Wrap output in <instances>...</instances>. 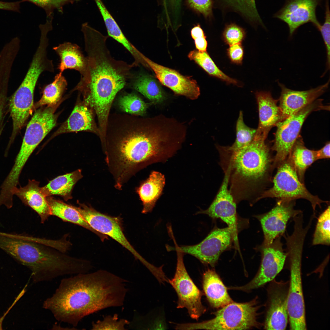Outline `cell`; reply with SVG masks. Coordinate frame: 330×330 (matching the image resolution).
Listing matches in <instances>:
<instances>
[{
    "mask_svg": "<svg viewBox=\"0 0 330 330\" xmlns=\"http://www.w3.org/2000/svg\"><path fill=\"white\" fill-rule=\"evenodd\" d=\"M50 215L56 216L64 221L82 226L97 235L102 241L108 239V236L101 233L91 227L84 220L74 206L66 204L51 196L46 197Z\"/></svg>",
    "mask_w": 330,
    "mask_h": 330,
    "instance_id": "obj_27",
    "label": "cell"
},
{
    "mask_svg": "<svg viewBox=\"0 0 330 330\" xmlns=\"http://www.w3.org/2000/svg\"><path fill=\"white\" fill-rule=\"evenodd\" d=\"M188 58L193 61L210 75L217 77L228 83L238 85L237 80L230 78L220 70L208 54L206 52L194 50L188 55Z\"/></svg>",
    "mask_w": 330,
    "mask_h": 330,
    "instance_id": "obj_33",
    "label": "cell"
},
{
    "mask_svg": "<svg viewBox=\"0 0 330 330\" xmlns=\"http://www.w3.org/2000/svg\"><path fill=\"white\" fill-rule=\"evenodd\" d=\"M119 105L123 111L132 115L142 116L146 112L147 104L140 97L134 94L122 96L119 100Z\"/></svg>",
    "mask_w": 330,
    "mask_h": 330,
    "instance_id": "obj_38",
    "label": "cell"
},
{
    "mask_svg": "<svg viewBox=\"0 0 330 330\" xmlns=\"http://www.w3.org/2000/svg\"><path fill=\"white\" fill-rule=\"evenodd\" d=\"M85 50L86 53V71L75 88L80 91L83 102L96 114L98 126H106L112 103L133 73L135 66L111 55L106 44L108 36L89 26L82 25Z\"/></svg>",
    "mask_w": 330,
    "mask_h": 330,
    "instance_id": "obj_3",
    "label": "cell"
},
{
    "mask_svg": "<svg viewBox=\"0 0 330 330\" xmlns=\"http://www.w3.org/2000/svg\"><path fill=\"white\" fill-rule=\"evenodd\" d=\"M219 164L229 175V187L236 203L258 201L272 181L274 157L265 140L254 139L249 145L233 150L217 146Z\"/></svg>",
    "mask_w": 330,
    "mask_h": 330,
    "instance_id": "obj_4",
    "label": "cell"
},
{
    "mask_svg": "<svg viewBox=\"0 0 330 330\" xmlns=\"http://www.w3.org/2000/svg\"><path fill=\"white\" fill-rule=\"evenodd\" d=\"M295 200L277 199L275 206L268 212L256 217L259 221L264 235L262 244H271L279 236L284 233L288 221L302 212L294 208Z\"/></svg>",
    "mask_w": 330,
    "mask_h": 330,
    "instance_id": "obj_15",
    "label": "cell"
},
{
    "mask_svg": "<svg viewBox=\"0 0 330 330\" xmlns=\"http://www.w3.org/2000/svg\"><path fill=\"white\" fill-rule=\"evenodd\" d=\"M39 182L35 180H29L25 186L13 188L12 194L16 196L25 205H27L38 215L41 222L44 223L51 215L50 210Z\"/></svg>",
    "mask_w": 330,
    "mask_h": 330,
    "instance_id": "obj_22",
    "label": "cell"
},
{
    "mask_svg": "<svg viewBox=\"0 0 330 330\" xmlns=\"http://www.w3.org/2000/svg\"><path fill=\"white\" fill-rule=\"evenodd\" d=\"M305 238L303 234L298 232L288 234L284 237L285 250L290 272L287 308L291 330L307 329L301 277L302 256Z\"/></svg>",
    "mask_w": 330,
    "mask_h": 330,
    "instance_id": "obj_6",
    "label": "cell"
},
{
    "mask_svg": "<svg viewBox=\"0 0 330 330\" xmlns=\"http://www.w3.org/2000/svg\"><path fill=\"white\" fill-rule=\"evenodd\" d=\"M176 251L177 256L176 271L174 277L168 279V282L177 295V308L186 309L190 317L197 320L206 311L201 302L203 294L186 270L183 261L184 253Z\"/></svg>",
    "mask_w": 330,
    "mask_h": 330,
    "instance_id": "obj_12",
    "label": "cell"
},
{
    "mask_svg": "<svg viewBox=\"0 0 330 330\" xmlns=\"http://www.w3.org/2000/svg\"><path fill=\"white\" fill-rule=\"evenodd\" d=\"M28 1L43 8L46 11L47 16L53 13L54 9H61L62 6L69 2H74L70 0H23Z\"/></svg>",
    "mask_w": 330,
    "mask_h": 330,
    "instance_id": "obj_42",
    "label": "cell"
},
{
    "mask_svg": "<svg viewBox=\"0 0 330 330\" xmlns=\"http://www.w3.org/2000/svg\"><path fill=\"white\" fill-rule=\"evenodd\" d=\"M11 308L12 307L11 306L8 310L6 311V312L5 314L3 316L0 318V329H2V324L3 321L4 319L5 318V316Z\"/></svg>",
    "mask_w": 330,
    "mask_h": 330,
    "instance_id": "obj_47",
    "label": "cell"
},
{
    "mask_svg": "<svg viewBox=\"0 0 330 330\" xmlns=\"http://www.w3.org/2000/svg\"><path fill=\"white\" fill-rule=\"evenodd\" d=\"M228 50V53L229 58L233 62L237 64L242 63L244 51L240 44L230 46Z\"/></svg>",
    "mask_w": 330,
    "mask_h": 330,
    "instance_id": "obj_45",
    "label": "cell"
},
{
    "mask_svg": "<svg viewBox=\"0 0 330 330\" xmlns=\"http://www.w3.org/2000/svg\"><path fill=\"white\" fill-rule=\"evenodd\" d=\"M67 86V82L62 73L59 72L55 76L52 82L45 87L42 96L35 104L34 108L44 105L54 106L60 100Z\"/></svg>",
    "mask_w": 330,
    "mask_h": 330,
    "instance_id": "obj_32",
    "label": "cell"
},
{
    "mask_svg": "<svg viewBox=\"0 0 330 330\" xmlns=\"http://www.w3.org/2000/svg\"><path fill=\"white\" fill-rule=\"evenodd\" d=\"M94 1L102 16L108 35L121 44L131 54L134 61L140 60L142 53L126 38L102 0Z\"/></svg>",
    "mask_w": 330,
    "mask_h": 330,
    "instance_id": "obj_30",
    "label": "cell"
},
{
    "mask_svg": "<svg viewBox=\"0 0 330 330\" xmlns=\"http://www.w3.org/2000/svg\"><path fill=\"white\" fill-rule=\"evenodd\" d=\"M325 20L322 25L321 24L317 28L321 32L325 45L327 53V70L330 68V12L328 0H326L325 4Z\"/></svg>",
    "mask_w": 330,
    "mask_h": 330,
    "instance_id": "obj_40",
    "label": "cell"
},
{
    "mask_svg": "<svg viewBox=\"0 0 330 330\" xmlns=\"http://www.w3.org/2000/svg\"><path fill=\"white\" fill-rule=\"evenodd\" d=\"M59 56L60 63L58 69L62 73L66 69H74L79 72L81 76L84 74L87 65V59L80 47L77 44L66 42L53 47Z\"/></svg>",
    "mask_w": 330,
    "mask_h": 330,
    "instance_id": "obj_26",
    "label": "cell"
},
{
    "mask_svg": "<svg viewBox=\"0 0 330 330\" xmlns=\"http://www.w3.org/2000/svg\"><path fill=\"white\" fill-rule=\"evenodd\" d=\"M330 206L319 216L314 234L312 245H329L330 244Z\"/></svg>",
    "mask_w": 330,
    "mask_h": 330,
    "instance_id": "obj_36",
    "label": "cell"
},
{
    "mask_svg": "<svg viewBox=\"0 0 330 330\" xmlns=\"http://www.w3.org/2000/svg\"><path fill=\"white\" fill-rule=\"evenodd\" d=\"M93 111L84 102L77 104L68 119L54 134L53 137L61 134L82 131L92 132L99 136L95 122Z\"/></svg>",
    "mask_w": 330,
    "mask_h": 330,
    "instance_id": "obj_23",
    "label": "cell"
},
{
    "mask_svg": "<svg viewBox=\"0 0 330 330\" xmlns=\"http://www.w3.org/2000/svg\"><path fill=\"white\" fill-rule=\"evenodd\" d=\"M230 8L239 13L249 21L263 25L255 0H222Z\"/></svg>",
    "mask_w": 330,
    "mask_h": 330,
    "instance_id": "obj_35",
    "label": "cell"
},
{
    "mask_svg": "<svg viewBox=\"0 0 330 330\" xmlns=\"http://www.w3.org/2000/svg\"><path fill=\"white\" fill-rule=\"evenodd\" d=\"M288 157L296 171L299 180L304 183L305 174L306 169L317 160L316 151L307 148L301 137L299 136Z\"/></svg>",
    "mask_w": 330,
    "mask_h": 330,
    "instance_id": "obj_31",
    "label": "cell"
},
{
    "mask_svg": "<svg viewBox=\"0 0 330 330\" xmlns=\"http://www.w3.org/2000/svg\"><path fill=\"white\" fill-rule=\"evenodd\" d=\"M70 0V1H72L74 2L75 1H79L80 0Z\"/></svg>",
    "mask_w": 330,
    "mask_h": 330,
    "instance_id": "obj_49",
    "label": "cell"
},
{
    "mask_svg": "<svg viewBox=\"0 0 330 330\" xmlns=\"http://www.w3.org/2000/svg\"><path fill=\"white\" fill-rule=\"evenodd\" d=\"M175 246L168 245V251L178 250L190 255L203 263L214 266L221 254L231 246L233 240L237 242V234L231 228L213 229L199 243L193 245L178 246L173 237Z\"/></svg>",
    "mask_w": 330,
    "mask_h": 330,
    "instance_id": "obj_11",
    "label": "cell"
},
{
    "mask_svg": "<svg viewBox=\"0 0 330 330\" xmlns=\"http://www.w3.org/2000/svg\"><path fill=\"white\" fill-rule=\"evenodd\" d=\"M49 246L36 240L16 239L10 245L9 253L30 270L35 283L50 281L65 275L87 273L91 269L90 262Z\"/></svg>",
    "mask_w": 330,
    "mask_h": 330,
    "instance_id": "obj_5",
    "label": "cell"
},
{
    "mask_svg": "<svg viewBox=\"0 0 330 330\" xmlns=\"http://www.w3.org/2000/svg\"><path fill=\"white\" fill-rule=\"evenodd\" d=\"M144 59L160 82L175 94L192 100L198 97L200 88L196 81L191 77L183 75L174 69L158 64L145 56Z\"/></svg>",
    "mask_w": 330,
    "mask_h": 330,
    "instance_id": "obj_18",
    "label": "cell"
},
{
    "mask_svg": "<svg viewBox=\"0 0 330 330\" xmlns=\"http://www.w3.org/2000/svg\"><path fill=\"white\" fill-rule=\"evenodd\" d=\"M189 6L206 18L212 14L213 0H187Z\"/></svg>",
    "mask_w": 330,
    "mask_h": 330,
    "instance_id": "obj_43",
    "label": "cell"
},
{
    "mask_svg": "<svg viewBox=\"0 0 330 330\" xmlns=\"http://www.w3.org/2000/svg\"><path fill=\"white\" fill-rule=\"evenodd\" d=\"M330 142H327L320 149L316 151L317 160L330 158Z\"/></svg>",
    "mask_w": 330,
    "mask_h": 330,
    "instance_id": "obj_46",
    "label": "cell"
},
{
    "mask_svg": "<svg viewBox=\"0 0 330 330\" xmlns=\"http://www.w3.org/2000/svg\"><path fill=\"white\" fill-rule=\"evenodd\" d=\"M203 287L211 305L221 308L233 301L229 295L227 289L217 273L208 269L204 273Z\"/></svg>",
    "mask_w": 330,
    "mask_h": 330,
    "instance_id": "obj_25",
    "label": "cell"
},
{
    "mask_svg": "<svg viewBox=\"0 0 330 330\" xmlns=\"http://www.w3.org/2000/svg\"><path fill=\"white\" fill-rule=\"evenodd\" d=\"M12 67L8 63L0 60V137L5 125L6 117L9 112L8 87Z\"/></svg>",
    "mask_w": 330,
    "mask_h": 330,
    "instance_id": "obj_34",
    "label": "cell"
},
{
    "mask_svg": "<svg viewBox=\"0 0 330 330\" xmlns=\"http://www.w3.org/2000/svg\"><path fill=\"white\" fill-rule=\"evenodd\" d=\"M281 237H277L269 245L262 244L259 247L261 262L257 274L246 285L233 289L248 291L262 286L275 279L282 270L287 260V253L283 248Z\"/></svg>",
    "mask_w": 330,
    "mask_h": 330,
    "instance_id": "obj_14",
    "label": "cell"
},
{
    "mask_svg": "<svg viewBox=\"0 0 330 330\" xmlns=\"http://www.w3.org/2000/svg\"><path fill=\"white\" fill-rule=\"evenodd\" d=\"M255 300L245 303L233 302L215 313V317L201 322L177 324V330H247L259 325L258 307Z\"/></svg>",
    "mask_w": 330,
    "mask_h": 330,
    "instance_id": "obj_7",
    "label": "cell"
},
{
    "mask_svg": "<svg viewBox=\"0 0 330 330\" xmlns=\"http://www.w3.org/2000/svg\"><path fill=\"white\" fill-rule=\"evenodd\" d=\"M329 82V80L316 88L300 91L290 89L278 82L281 89L279 107L282 120L317 99L328 89Z\"/></svg>",
    "mask_w": 330,
    "mask_h": 330,
    "instance_id": "obj_20",
    "label": "cell"
},
{
    "mask_svg": "<svg viewBox=\"0 0 330 330\" xmlns=\"http://www.w3.org/2000/svg\"><path fill=\"white\" fill-rule=\"evenodd\" d=\"M130 80L134 89L152 102L159 103L165 99L166 95L163 90L152 76L142 72L133 74Z\"/></svg>",
    "mask_w": 330,
    "mask_h": 330,
    "instance_id": "obj_29",
    "label": "cell"
},
{
    "mask_svg": "<svg viewBox=\"0 0 330 330\" xmlns=\"http://www.w3.org/2000/svg\"><path fill=\"white\" fill-rule=\"evenodd\" d=\"M171 3L175 6H178L180 3L181 0H169Z\"/></svg>",
    "mask_w": 330,
    "mask_h": 330,
    "instance_id": "obj_48",
    "label": "cell"
},
{
    "mask_svg": "<svg viewBox=\"0 0 330 330\" xmlns=\"http://www.w3.org/2000/svg\"><path fill=\"white\" fill-rule=\"evenodd\" d=\"M224 173L222 184L209 207L197 213L206 214L212 218H220L237 234V203L229 189L228 174Z\"/></svg>",
    "mask_w": 330,
    "mask_h": 330,
    "instance_id": "obj_19",
    "label": "cell"
},
{
    "mask_svg": "<svg viewBox=\"0 0 330 330\" xmlns=\"http://www.w3.org/2000/svg\"><path fill=\"white\" fill-rule=\"evenodd\" d=\"M271 282L264 328L266 330H285L288 320L287 300L289 282L277 281L274 279Z\"/></svg>",
    "mask_w": 330,
    "mask_h": 330,
    "instance_id": "obj_16",
    "label": "cell"
},
{
    "mask_svg": "<svg viewBox=\"0 0 330 330\" xmlns=\"http://www.w3.org/2000/svg\"><path fill=\"white\" fill-rule=\"evenodd\" d=\"M321 0H286L283 6L274 17L288 25L292 35L301 26L312 23L316 28L321 24L316 16V9Z\"/></svg>",
    "mask_w": 330,
    "mask_h": 330,
    "instance_id": "obj_17",
    "label": "cell"
},
{
    "mask_svg": "<svg viewBox=\"0 0 330 330\" xmlns=\"http://www.w3.org/2000/svg\"><path fill=\"white\" fill-rule=\"evenodd\" d=\"M74 206L84 220L96 231L110 237L129 251L135 258L142 262L149 270L153 265L144 258L131 245L124 233L122 221L119 217H113L102 213L84 204L78 202Z\"/></svg>",
    "mask_w": 330,
    "mask_h": 330,
    "instance_id": "obj_13",
    "label": "cell"
},
{
    "mask_svg": "<svg viewBox=\"0 0 330 330\" xmlns=\"http://www.w3.org/2000/svg\"><path fill=\"white\" fill-rule=\"evenodd\" d=\"M165 184L164 175L159 172L153 171L148 177L137 188L136 192L143 206L142 213L152 211L162 194Z\"/></svg>",
    "mask_w": 330,
    "mask_h": 330,
    "instance_id": "obj_24",
    "label": "cell"
},
{
    "mask_svg": "<svg viewBox=\"0 0 330 330\" xmlns=\"http://www.w3.org/2000/svg\"><path fill=\"white\" fill-rule=\"evenodd\" d=\"M245 31L244 29L235 24L227 25L223 35L225 41L230 46L240 44L244 39Z\"/></svg>",
    "mask_w": 330,
    "mask_h": 330,
    "instance_id": "obj_41",
    "label": "cell"
},
{
    "mask_svg": "<svg viewBox=\"0 0 330 330\" xmlns=\"http://www.w3.org/2000/svg\"><path fill=\"white\" fill-rule=\"evenodd\" d=\"M277 173L272 180L273 185L266 189L260 196L258 201L266 198H276L288 201L303 199L311 204L314 214H316L317 206L321 208L322 203L328 201L321 200L312 194L304 183L299 180L296 171L288 157L277 167Z\"/></svg>",
    "mask_w": 330,
    "mask_h": 330,
    "instance_id": "obj_8",
    "label": "cell"
},
{
    "mask_svg": "<svg viewBox=\"0 0 330 330\" xmlns=\"http://www.w3.org/2000/svg\"><path fill=\"white\" fill-rule=\"evenodd\" d=\"M83 176L81 169L57 177L42 187L47 197L58 195L66 201L72 198V193L75 185Z\"/></svg>",
    "mask_w": 330,
    "mask_h": 330,
    "instance_id": "obj_28",
    "label": "cell"
},
{
    "mask_svg": "<svg viewBox=\"0 0 330 330\" xmlns=\"http://www.w3.org/2000/svg\"><path fill=\"white\" fill-rule=\"evenodd\" d=\"M259 113V124L254 139L266 140L269 132L273 127L282 120V113L269 92L255 93Z\"/></svg>",
    "mask_w": 330,
    "mask_h": 330,
    "instance_id": "obj_21",
    "label": "cell"
},
{
    "mask_svg": "<svg viewBox=\"0 0 330 330\" xmlns=\"http://www.w3.org/2000/svg\"><path fill=\"white\" fill-rule=\"evenodd\" d=\"M184 141L182 129L174 118L163 115L142 118L109 115L102 145L115 187L120 190L132 176L148 165L166 162Z\"/></svg>",
    "mask_w": 330,
    "mask_h": 330,
    "instance_id": "obj_1",
    "label": "cell"
},
{
    "mask_svg": "<svg viewBox=\"0 0 330 330\" xmlns=\"http://www.w3.org/2000/svg\"><path fill=\"white\" fill-rule=\"evenodd\" d=\"M256 131V129L249 127L245 124L243 112L240 111L236 123V140L231 146L228 147L235 150L247 146L253 140Z\"/></svg>",
    "mask_w": 330,
    "mask_h": 330,
    "instance_id": "obj_37",
    "label": "cell"
},
{
    "mask_svg": "<svg viewBox=\"0 0 330 330\" xmlns=\"http://www.w3.org/2000/svg\"><path fill=\"white\" fill-rule=\"evenodd\" d=\"M323 100L317 99L285 119L278 123L273 144L271 149L276 152L273 158V169L277 168L288 156L299 136L302 125L312 112L329 110Z\"/></svg>",
    "mask_w": 330,
    "mask_h": 330,
    "instance_id": "obj_9",
    "label": "cell"
},
{
    "mask_svg": "<svg viewBox=\"0 0 330 330\" xmlns=\"http://www.w3.org/2000/svg\"><path fill=\"white\" fill-rule=\"evenodd\" d=\"M130 322L124 319H119L118 314L105 316L101 320L93 322L92 330H126V327Z\"/></svg>",
    "mask_w": 330,
    "mask_h": 330,
    "instance_id": "obj_39",
    "label": "cell"
},
{
    "mask_svg": "<svg viewBox=\"0 0 330 330\" xmlns=\"http://www.w3.org/2000/svg\"><path fill=\"white\" fill-rule=\"evenodd\" d=\"M128 281L105 270L64 278L43 303L59 321L74 327L84 317L106 308L122 306Z\"/></svg>",
    "mask_w": 330,
    "mask_h": 330,
    "instance_id": "obj_2",
    "label": "cell"
},
{
    "mask_svg": "<svg viewBox=\"0 0 330 330\" xmlns=\"http://www.w3.org/2000/svg\"><path fill=\"white\" fill-rule=\"evenodd\" d=\"M191 34L194 40L195 45L197 50L201 52L206 51L207 43L206 36L200 25L198 24L192 29Z\"/></svg>",
    "mask_w": 330,
    "mask_h": 330,
    "instance_id": "obj_44",
    "label": "cell"
},
{
    "mask_svg": "<svg viewBox=\"0 0 330 330\" xmlns=\"http://www.w3.org/2000/svg\"><path fill=\"white\" fill-rule=\"evenodd\" d=\"M45 69L36 62L30 63L21 83L8 100L9 111L12 118L11 138H16L31 114L34 105L35 89L40 75Z\"/></svg>",
    "mask_w": 330,
    "mask_h": 330,
    "instance_id": "obj_10",
    "label": "cell"
}]
</instances>
